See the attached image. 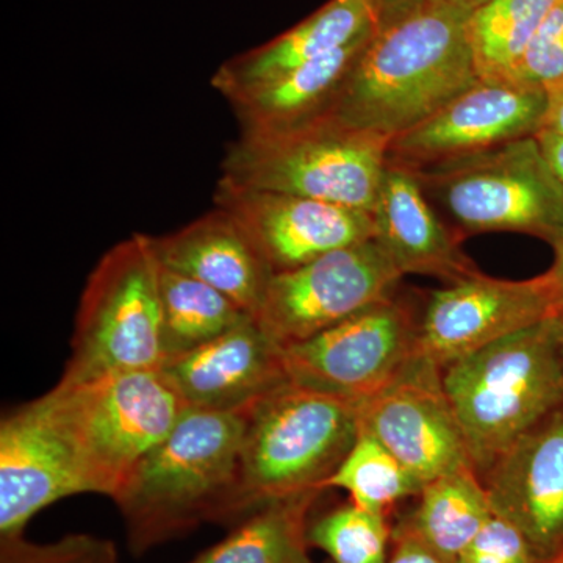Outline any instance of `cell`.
Listing matches in <instances>:
<instances>
[{
  "mask_svg": "<svg viewBox=\"0 0 563 563\" xmlns=\"http://www.w3.org/2000/svg\"><path fill=\"white\" fill-rule=\"evenodd\" d=\"M307 537L333 563L388 562L390 529L385 517L366 512L352 503L318 518Z\"/></svg>",
  "mask_w": 563,
  "mask_h": 563,
  "instance_id": "cell-27",
  "label": "cell"
},
{
  "mask_svg": "<svg viewBox=\"0 0 563 563\" xmlns=\"http://www.w3.org/2000/svg\"><path fill=\"white\" fill-rule=\"evenodd\" d=\"M372 217L374 242L402 276L420 274L450 284L479 273L412 169L388 163Z\"/></svg>",
  "mask_w": 563,
  "mask_h": 563,
  "instance_id": "cell-18",
  "label": "cell"
},
{
  "mask_svg": "<svg viewBox=\"0 0 563 563\" xmlns=\"http://www.w3.org/2000/svg\"><path fill=\"white\" fill-rule=\"evenodd\" d=\"M109 563H118L117 558L111 559V561Z\"/></svg>",
  "mask_w": 563,
  "mask_h": 563,
  "instance_id": "cell-38",
  "label": "cell"
},
{
  "mask_svg": "<svg viewBox=\"0 0 563 563\" xmlns=\"http://www.w3.org/2000/svg\"><path fill=\"white\" fill-rule=\"evenodd\" d=\"M540 147H542L544 157L550 163L555 176L563 185V135L550 131H540L537 133Z\"/></svg>",
  "mask_w": 563,
  "mask_h": 563,
  "instance_id": "cell-34",
  "label": "cell"
},
{
  "mask_svg": "<svg viewBox=\"0 0 563 563\" xmlns=\"http://www.w3.org/2000/svg\"><path fill=\"white\" fill-rule=\"evenodd\" d=\"M357 407L361 431L383 443L422 485L473 466L444 390L443 369L424 355H415L390 384Z\"/></svg>",
  "mask_w": 563,
  "mask_h": 563,
  "instance_id": "cell-12",
  "label": "cell"
},
{
  "mask_svg": "<svg viewBox=\"0 0 563 563\" xmlns=\"http://www.w3.org/2000/svg\"><path fill=\"white\" fill-rule=\"evenodd\" d=\"M387 563H454L446 561L431 548L426 547L412 532L407 531L401 525L395 533V548H393Z\"/></svg>",
  "mask_w": 563,
  "mask_h": 563,
  "instance_id": "cell-31",
  "label": "cell"
},
{
  "mask_svg": "<svg viewBox=\"0 0 563 563\" xmlns=\"http://www.w3.org/2000/svg\"><path fill=\"white\" fill-rule=\"evenodd\" d=\"M358 432L355 402L291 383L266 396L244 413L246 509L325 490Z\"/></svg>",
  "mask_w": 563,
  "mask_h": 563,
  "instance_id": "cell-8",
  "label": "cell"
},
{
  "mask_svg": "<svg viewBox=\"0 0 563 563\" xmlns=\"http://www.w3.org/2000/svg\"><path fill=\"white\" fill-rule=\"evenodd\" d=\"M457 563H540L523 532L493 512Z\"/></svg>",
  "mask_w": 563,
  "mask_h": 563,
  "instance_id": "cell-30",
  "label": "cell"
},
{
  "mask_svg": "<svg viewBox=\"0 0 563 563\" xmlns=\"http://www.w3.org/2000/svg\"><path fill=\"white\" fill-rule=\"evenodd\" d=\"M443 385L479 476L563 406V321L537 322L443 368Z\"/></svg>",
  "mask_w": 563,
  "mask_h": 563,
  "instance_id": "cell-3",
  "label": "cell"
},
{
  "mask_svg": "<svg viewBox=\"0 0 563 563\" xmlns=\"http://www.w3.org/2000/svg\"><path fill=\"white\" fill-rule=\"evenodd\" d=\"M424 2L426 0H376L377 29L387 27L393 22L402 20Z\"/></svg>",
  "mask_w": 563,
  "mask_h": 563,
  "instance_id": "cell-32",
  "label": "cell"
},
{
  "mask_svg": "<svg viewBox=\"0 0 563 563\" xmlns=\"http://www.w3.org/2000/svg\"><path fill=\"white\" fill-rule=\"evenodd\" d=\"M418 499L417 509L402 521V528L454 563L493 514L487 488L473 466L422 485Z\"/></svg>",
  "mask_w": 563,
  "mask_h": 563,
  "instance_id": "cell-22",
  "label": "cell"
},
{
  "mask_svg": "<svg viewBox=\"0 0 563 563\" xmlns=\"http://www.w3.org/2000/svg\"><path fill=\"white\" fill-rule=\"evenodd\" d=\"M377 31L376 0H329L312 16L255 49L225 62L211 79L225 99L324 57Z\"/></svg>",
  "mask_w": 563,
  "mask_h": 563,
  "instance_id": "cell-20",
  "label": "cell"
},
{
  "mask_svg": "<svg viewBox=\"0 0 563 563\" xmlns=\"http://www.w3.org/2000/svg\"><path fill=\"white\" fill-rule=\"evenodd\" d=\"M470 18L426 0L377 29L325 114L390 141L412 131L481 80Z\"/></svg>",
  "mask_w": 563,
  "mask_h": 563,
  "instance_id": "cell-1",
  "label": "cell"
},
{
  "mask_svg": "<svg viewBox=\"0 0 563 563\" xmlns=\"http://www.w3.org/2000/svg\"><path fill=\"white\" fill-rule=\"evenodd\" d=\"M554 263L550 268L559 298V314H563V242L554 250Z\"/></svg>",
  "mask_w": 563,
  "mask_h": 563,
  "instance_id": "cell-35",
  "label": "cell"
},
{
  "mask_svg": "<svg viewBox=\"0 0 563 563\" xmlns=\"http://www.w3.org/2000/svg\"><path fill=\"white\" fill-rule=\"evenodd\" d=\"M325 488H342L355 506L387 517L396 503L420 495L422 484L383 443L361 431Z\"/></svg>",
  "mask_w": 563,
  "mask_h": 563,
  "instance_id": "cell-26",
  "label": "cell"
},
{
  "mask_svg": "<svg viewBox=\"0 0 563 563\" xmlns=\"http://www.w3.org/2000/svg\"><path fill=\"white\" fill-rule=\"evenodd\" d=\"M417 354L418 320L395 296L282 346L291 384L355 404L383 390Z\"/></svg>",
  "mask_w": 563,
  "mask_h": 563,
  "instance_id": "cell-9",
  "label": "cell"
},
{
  "mask_svg": "<svg viewBox=\"0 0 563 563\" xmlns=\"http://www.w3.org/2000/svg\"><path fill=\"white\" fill-rule=\"evenodd\" d=\"M320 493L263 504L195 563H313L307 553L306 517Z\"/></svg>",
  "mask_w": 563,
  "mask_h": 563,
  "instance_id": "cell-23",
  "label": "cell"
},
{
  "mask_svg": "<svg viewBox=\"0 0 563 563\" xmlns=\"http://www.w3.org/2000/svg\"><path fill=\"white\" fill-rule=\"evenodd\" d=\"M547 102L544 88L481 79L412 131L393 139L387 162L421 168L536 136L543 129Z\"/></svg>",
  "mask_w": 563,
  "mask_h": 563,
  "instance_id": "cell-14",
  "label": "cell"
},
{
  "mask_svg": "<svg viewBox=\"0 0 563 563\" xmlns=\"http://www.w3.org/2000/svg\"><path fill=\"white\" fill-rule=\"evenodd\" d=\"M388 144L325 113L288 128L240 131L225 152L220 180L372 213Z\"/></svg>",
  "mask_w": 563,
  "mask_h": 563,
  "instance_id": "cell-4",
  "label": "cell"
},
{
  "mask_svg": "<svg viewBox=\"0 0 563 563\" xmlns=\"http://www.w3.org/2000/svg\"><path fill=\"white\" fill-rule=\"evenodd\" d=\"M85 490L76 451L51 393L0 422V533L21 536L40 510Z\"/></svg>",
  "mask_w": 563,
  "mask_h": 563,
  "instance_id": "cell-15",
  "label": "cell"
},
{
  "mask_svg": "<svg viewBox=\"0 0 563 563\" xmlns=\"http://www.w3.org/2000/svg\"><path fill=\"white\" fill-rule=\"evenodd\" d=\"M214 207L246 233L273 274L374 239L369 211L218 181Z\"/></svg>",
  "mask_w": 563,
  "mask_h": 563,
  "instance_id": "cell-13",
  "label": "cell"
},
{
  "mask_svg": "<svg viewBox=\"0 0 563 563\" xmlns=\"http://www.w3.org/2000/svg\"><path fill=\"white\" fill-rule=\"evenodd\" d=\"M561 317H562V321H563V314H561Z\"/></svg>",
  "mask_w": 563,
  "mask_h": 563,
  "instance_id": "cell-39",
  "label": "cell"
},
{
  "mask_svg": "<svg viewBox=\"0 0 563 563\" xmlns=\"http://www.w3.org/2000/svg\"><path fill=\"white\" fill-rule=\"evenodd\" d=\"M544 90H547L548 102L542 131L563 135V80L555 81Z\"/></svg>",
  "mask_w": 563,
  "mask_h": 563,
  "instance_id": "cell-33",
  "label": "cell"
},
{
  "mask_svg": "<svg viewBox=\"0 0 563 563\" xmlns=\"http://www.w3.org/2000/svg\"><path fill=\"white\" fill-rule=\"evenodd\" d=\"M412 173L461 239L518 232L543 240L553 250L563 242V185L537 136L432 163Z\"/></svg>",
  "mask_w": 563,
  "mask_h": 563,
  "instance_id": "cell-5",
  "label": "cell"
},
{
  "mask_svg": "<svg viewBox=\"0 0 563 563\" xmlns=\"http://www.w3.org/2000/svg\"><path fill=\"white\" fill-rule=\"evenodd\" d=\"M432 2L442 3V5L451 7V9L465 11V13L473 14L474 11L484 7L488 0H432Z\"/></svg>",
  "mask_w": 563,
  "mask_h": 563,
  "instance_id": "cell-36",
  "label": "cell"
},
{
  "mask_svg": "<svg viewBox=\"0 0 563 563\" xmlns=\"http://www.w3.org/2000/svg\"><path fill=\"white\" fill-rule=\"evenodd\" d=\"M373 35L232 95L240 131L288 128L325 113Z\"/></svg>",
  "mask_w": 563,
  "mask_h": 563,
  "instance_id": "cell-21",
  "label": "cell"
},
{
  "mask_svg": "<svg viewBox=\"0 0 563 563\" xmlns=\"http://www.w3.org/2000/svg\"><path fill=\"white\" fill-rule=\"evenodd\" d=\"M493 512L517 526L540 563L563 553V406L481 476Z\"/></svg>",
  "mask_w": 563,
  "mask_h": 563,
  "instance_id": "cell-16",
  "label": "cell"
},
{
  "mask_svg": "<svg viewBox=\"0 0 563 563\" xmlns=\"http://www.w3.org/2000/svg\"><path fill=\"white\" fill-rule=\"evenodd\" d=\"M555 314L559 298L550 273L526 280L476 273L429 292L418 320V354L443 369Z\"/></svg>",
  "mask_w": 563,
  "mask_h": 563,
  "instance_id": "cell-11",
  "label": "cell"
},
{
  "mask_svg": "<svg viewBox=\"0 0 563 563\" xmlns=\"http://www.w3.org/2000/svg\"><path fill=\"white\" fill-rule=\"evenodd\" d=\"M190 409L246 413L290 383L282 346L255 318L163 366Z\"/></svg>",
  "mask_w": 563,
  "mask_h": 563,
  "instance_id": "cell-17",
  "label": "cell"
},
{
  "mask_svg": "<svg viewBox=\"0 0 563 563\" xmlns=\"http://www.w3.org/2000/svg\"><path fill=\"white\" fill-rule=\"evenodd\" d=\"M114 558L113 544L84 533L47 544L25 542L21 533L2 539L0 563H109Z\"/></svg>",
  "mask_w": 563,
  "mask_h": 563,
  "instance_id": "cell-29",
  "label": "cell"
},
{
  "mask_svg": "<svg viewBox=\"0 0 563 563\" xmlns=\"http://www.w3.org/2000/svg\"><path fill=\"white\" fill-rule=\"evenodd\" d=\"M150 242L163 266L210 285L257 317L273 273L225 211L214 207L177 231L150 235Z\"/></svg>",
  "mask_w": 563,
  "mask_h": 563,
  "instance_id": "cell-19",
  "label": "cell"
},
{
  "mask_svg": "<svg viewBox=\"0 0 563 563\" xmlns=\"http://www.w3.org/2000/svg\"><path fill=\"white\" fill-rule=\"evenodd\" d=\"M559 0H488L468 22L481 79L499 80L523 55Z\"/></svg>",
  "mask_w": 563,
  "mask_h": 563,
  "instance_id": "cell-25",
  "label": "cell"
},
{
  "mask_svg": "<svg viewBox=\"0 0 563 563\" xmlns=\"http://www.w3.org/2000/svg\"><path fill=\"white\" fill-rule=\"evenodd\" d=\"M244 413L188 409L113 496L141 548L202 520L246 510Z\"/></svg>",
  "mask_w": 563,
  "mask_h": 563,
  "instance_id": "cell-2",
  "label": "cell"
},
{
  "mask_svg": "<svg viewBox=\"0 0 563 563\" xmlns=\"http://www.w3.org/2000/svg\"><path fill=\"white\" fill-rule=\"evenodd\" d=\"M499 80L536 88L563 80V0L555 3L523 55Z\"/></svg>",
  "mask_w": 563,
  "mask_h": 563,
  "instance_id": "cell-28",
  "label": "cell"
},
{
  "mask_svg": "<svg viewBox=\"0 0 563 563\" xmlns=\"http://www.w3.org/2000/svg\"><path fill=\"white\" fill-rule=\"evenodd\" d=\"M191 563H195V562H191Z\"/></svg>",
  "mask_w": 563,
  "mask_h": 563,
  "instance_id": "cell-40",
  "label": "cell"
},
{
  "mask_svg": "<svg viewBox=\"0 0 563 563\" xmlns=\"http://www.w3.org/2000/svg\"><path fill=\"white\" fill-rule=\"evenodd\" d=\"M402 273L373 240L273 274L258 324L274 342H302L395 296Z\"/></svg>",
  "mask_w": 563,
  "mask_h": 563,
  "instance_id": "cell-10",
  "label": "cell"
},
{
  "mask_svg": "<svg viewBox=\"0 0 563 563\" xmlns=\"http://www.w3.org/2000/svg\"><path fill=\"white\" fill-rule=\"evenodd\" d=\"M87 493L113 498L190 407L163 369L114 373L49 391Z\"/></svg>",
  "mask_w": 563,
  "mask_h": 563,
  "instance_id": "cell-7",
  "label": "cell"
},
{
  "mask_svg": "<svg viewBox=\"0 0 563 563\" xmlns=\"http://www.w3.org/2000/svg\"><path fill=\"white\" fill-rule=\"evenodd\" d=\"M165 362L161 262L150 235L133 233L107 251L88 277L60 383L162 369Z\"/></svg>",
  "mask_w": 563,
  "mask_h": 563,
  "instance_id": "cell-6",
  "label": "cell"
},
{
  "mask_svg": "<svg viewBox=\"0 0 563 563\" xmlns=\"http://www.w3.org/2000/svg\"><path fill=\"white\" fill-rule=\"evenodd\" d=\"M161 292L166 362L254 318L210 285L162 263Z\"/></svg>",
  "mask_w": 563,
  "mask_h": 563,
  "instance_id": "cell-24",
  "label": "cell"
},
{
  "mask_svg": "<svg viewBox=\"0 0 563 563\" xmlns=\"http://www.w3.org/2000/svg\"><path fill=\"white\" fill-rule=\"evenodd\" d=\"M544 563H563V553L559 554L558 558L551 559L550 562H544Z\"/></svg>",
  "mask_w": 563,
  "mask_h": 563,
  "instance_id": "cell-37",
  "label": "cell"
}]
</instances>
